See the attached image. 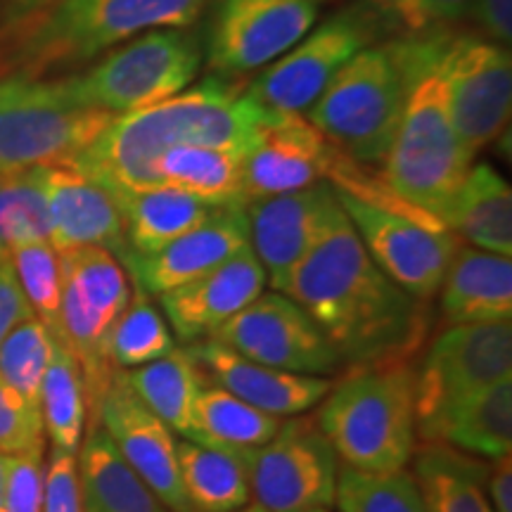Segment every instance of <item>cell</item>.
<instances>
[{"instance_id": "obj_11", "label": "cell", "mask_w": 512, "mask_h": 512, "mask_svg": "<svg viewBox=\"0 0 512 512\" xmlns=\"http://www.w3.org/2000/svg\"><path fill=\"white\" fill-rule=\"evenodd\" d=\"M392 24L370 3L339 10L268 64L249 83L247 98L271 114H304L354 57L373 46Z\"/></svg>"}, {"instance_id": "obj_22", "label": "cell", "mask_w": 512, "mask_h": 512, "mask_svg": "<svg viewBox=\"0 0 512 512\" xmlns=\"http://www.w3.org/2000/svg\"><path fill=\"white\" fill-rule=\"evenodd\" d=\"M266 271L252 247L230 256L214 271L159 297L166 323L185 344L214 335L223 323L254 302L266 287Z\"/></svg>"}, {"instance_id": "obj_39", "label": "cell", "mask_w": 512, "mask_h": 512, "mask_svg": "<svg viewBox=\"0 0 512 512\" xmlns=\"http://www.w3.org/2000/svg\"><path fill=\"white\" fill-rule=\"evenodd\" d=\"M55 342L57 339L36 316L22 320L0 344V380L38 406L41 382L53 358Z\"/></svg>"}, {"instance_id": "obj_31", "label": "cell", "mask_w": 512, "mask_h": 512, "mask_svg": "<svg viewBox=\"0 0 512 512\" xmlns=\"http://www.w3.org/2000/svg\"><path fill=\"white\" fill-rule=\"evenodd\" d=\"M427 512H494L486 496L489 465L446 444H427L415 458Z\"/></svg>"}, {"instance_id": "obj_13", "label": "cell", "mask_w": 512, "mask_h": 512, "mask_svg": "<svg viewBox=\"0 0 512 512\" xmlns=\"http://www.w3.org/2000/svg\"><path fill=\"white\" fill-rule=\"evenodd\" d=\"M242 456L254 501L266 512H311L335 503L339 458L311 418L283 422L268 444Z\"/></svg>"}, {"instance_id": "obj_46", "label": "cell", "mask_w": 512, "mask_h": 512, "mask_svg": "<svg viewBox=\"0 0 512 512\" xmlns=\"http://www.w3.org/2000/svg\"><path fill=\"white\" fill-rule=\"evenodd\" d=\"M486 484H489L491 510L512 512V458L510 456L494 460V467H489Z\"/></svg>"}, {"instance_id": "obj_40", "label": "cell", "mask_w": 512, "mask_h": 512, "mask_svg": "<svg viewBox=\"0 0 512 512\" xmlns=\"http://www.w3.org/2000/svg\"><path fill=\"white\" fill-rule=\"evenodd\" d=\"M389 24L413 34H444L451 24L470 19L475 0H366Z\"/></svg>"}, {"instance_id": "obj_35", "label": "cell", "mask_w": 512, "mask_h": 512, "mask_svg": "<svg viewBox=\"0 0 512 512\" xmlns=\"http://www.w3.org/2000/svg\"><path fill=\"white\" fill-rule=\"evenodd\" d=\"M174 349V332L162 311L150 302V294L133 283L131 302L114 323L110 342H107L112 366L117 370H136L159 361Z\"/></svg>"}, {"instance_id": "obj_17", "label": "cell", "mask_w": 512, "mask_h": 512, "mask_svg": "<svg viewBox=\"0 0 512 512\" xmlns=\"http://www.w3.org/2000/svg\"><path fill=\"white\" fill-rule=\"evenodd\" d=\"M131 470L171 512H192L178 470L174 432L140 401L124 370H114L91 408Z\"/></svg>"}, {"instance_id": "obj_38", "label": "cell", "mask_w": 512, "mask_h": 512, "mask_svg": "<svg viewBox=\"0 0 512 512\" xmlns=\"http://www.w3.org/2000/svg\"><path fill=\"white\" fill-rule=\"evenodd\" d=\"M10 264L34 316L60 342V297L62 268L60 254L48 240L27 242L10 252Z\"/></svg>"}, {"instance_id": "obj_51", "label": "cell", "mask_w": 512, "mask_h": 512, "mask_svg": "<svg viewBox=\"0 0 512 512\" xmlns=\"http://www.w3.org/2000/svg\"><path fill=\"white\" fill-rule=\"evenodd\" d=\"M318 3H323V0H318Z\"/></svg>"}, {"instance_id": "obj_16", "label": "cell", "mask_w": 512, "mask_h": 512, "mask_svg": "<svg viewBox=\"0 0 512 512\" xmlns=\"http://www.w3.org/2000/svg\"><path fill=\"white\" fill-rule=\"evenodd\" d=\"M318 0H219L207 38L209 69L238 76L283 57L309 34Z\"/></svg>"}, {"instance_id": "obj_3", "label": "cell", "mask_w": 512, "mask_h": 512, "mask_svg": "<svg viewBox=\"0 0 512 512\" xmlns=\"http://www.w3.org/2000/svg\"><path fill=\"white\" fill-rule=\"evenodd\" d=\"M446 41L444 34L408 38L411 72L406 105L380 174V181L399 200L439 221L472 169V157L460 143L448 112L441 72Z\"/></svg>"}, {"instance_id": "obj_33", "label": "cell", "mask_w": 512, "mask_h": 512, "mask_svg": "<svg viewBox=\"0 0 512 512\" xmlns=\"http://www.w3.org/2000/svg\"><path fill=\"white\" fill-rule=\"evenodd\" d=\"M280 418L249 406L226 389L204 384L195 403V432L192 441L223 451L245 453L268 444L280 430Z\"/></svg>"}, {"instance_id": "obj_25", "label": "cell", "mask_w": 512, "mask_h": 512, "mask_svg": "<svg viewBox=\"0 0 512 512\" xmlns=\"http://www.w3.org/2000/svg\"><path fill=\"white\" fill-rule=\"evenodd\" d=\"M83 512H169L155 491L117 451L110 434L91 420L76 451Z\"/></svg>"}, {"instance_id": "obj_6", "label": "cell", "mask_w": 512, "mask_h": 512, "mask_svg": "<svg viewBox=\"0 0 512 512\" xmlns=\"http://www.w3.org/2000/svg\"><path fill=\"white\" fill-rule=\"evenodd\" d=\"M318 427L344 465L403 470L415 453V373L406 363L354 368L323 399Z\"/></svg>"}, {"instance_id": "obj_10", "label": "cell", "mask_w": 512, "mask_h": 512, "mask_svg": "<svg viewBox=\"0 0 512 512\" xmlns=\"http://www.w3.org/2000/svg\"><path fill=\"white\" fill-rule=\"evenodd\" d=\"M60 344L79 363L88 413L117 368L107 354L112 328L133 297L131 275L112 252L79 247L60 254Z\"/></svg>"}, {"instance_id": "obj_50", "label": "cell", "mask_w": 512, "mask_h": 512, "mask_svg": "<svg viewBox=\"0 0 512 512\" xmlns=\"http://www.w3.org/2000/svg\"><path fill=\"white\" fill-rule=\"evenodd\" d=\"M311 512H330L328 508H316V510H311Z\"/></svg>"}, {"instance_id": "obj_41", "label": "cell", "mask_w": 512, "mask_h": 512, "mask_svg": "<svg viewBox=\"0 0 512 512\" xmlns=\"http://www.w3.org/2000/svg\"><path fill=\"white\" fill-rule=\"evenodd\" d=\"M38 448H46L41 406L27 401L8 382L0 380V453L22 456Z\"/></svg>"}, {"instance_id": "obj_23", "label": "cell", "mask_w": 512, "mask_h": 512, "mask_svg": "<svg viewBox=\"0 0 512 512\" xmlns=\"http://www.w3.org/2000/svg\"><path fill=\"white\" fill-rule=\"evenodd\" d=\"M202 375L216 387L238 396L249 406L275 418L302 415L316 408L332 389L330 377L285 373V370L249 361L238 351L228 349L216 339H200L185 347Z\"/></svg>"}, {"instance_id": "obj_30", "label": "cell", "mask_w": 512, "mask_h": 512, "mask_svg": "<svg viewBox=\"0 0 512 512\" xmlns=\"http://www.w3.org/2000/svg\"><path fill=\"white\" fill-rule=\"evenodd\" d=\"M178 470L192 512H238L247 508L252 489L242 453L178 441Z\"/></svg>"}, {"instance_id": "obj_43", "label": "cell", "mask_w": 512, "mask_h": 512, "mask_svg": "<svg viewBox=\"0 0 512 512\" xmlns=\"http://www.w3.org/2000/svg\"><path fill=\"white\" fill-rule=\"evenodd\" d=\"M43 512H83L76 453L50 448L43 484Z\"/></svg>"}, {"instance_id": "obj_19", "label": "cell", "mask_w": 512, "mask_h": 512, "mask_svg": "<svg viewBox=\"0 0 512 512\" xmlns=\"http://www.w3.org/2000/svg\"><path fill=\"white\" fill-rule=\"evenodd\" d=\"M337 155L302 114H275L245 155V204L328 181Z\"/></svg>"}, {"instance_id": "obj_4", "label": "cell", "mask_w": 512, "mask_h": 512, "mask_svg": "<svg viewBox=\"0 0 512 512\" xmlns=\"http://www.w3.org/2000/svg\"><path fill=\"white\" fill-rule=\"evenodd\" d=\"M328 183L370 259L415 299H432L441 290L460 240L446 223L394 195L380 176L339 150Z\"/></svg>"}, {"instance_id": "obj_5", "label": "cell", "mask_w": 512, "mask_h": 512, "mask_svg": "<svg viewBox=\"0 0 512 512\" xmlns=\"http://www.w3.org/2000/svg\"><path fill=\"white\" fill-rule=\"evenodd\" d=\"M211 0H55L10 24L8 60L24 79L88 62L152 29H188Z\"/></svg>"}, {"instance_id": "obj_8", "label": "cell", "mask_w": 512, "mask_h": 512, "mask_svg": "<svg viewBox=\"0 0 512 512\" xmlns=\"http://www.w3.org/2000/svg\"><path fill=\"white\" fill-rule=\"evenodd\" d=\"M202 67V46L188 29L145 31L79 76L57 79L76 105L131 114L174 98L195 81Z\"/></svg>"}, {"instance_id": "obj_20", "label": "cell", "mask_w": 512, "mask_h": 512, "mask_svg": "<svg viewBox=\"0 0 512 512\" xmlns=\"http://www.w3.org/2000/svg\"><path fill=\"white\" fill-rule=\"evenodd\" d=\"M50 235L57 254L79 247H102L124 266L128 242L119 207L102 185L72 162L41 166Z\"/></svg>"}, {"instance_id": "obj_29", "label": "cell", "mask_w": 512, "mask_h": 512, "mask_svg": "<svg viewBox=\"0 0 512 512\" xmlns=\"http://www.w3.org/2000/svg\"><path fill=\"white\" fill-rule=\"evenodd\" d=\"M427 444H446L467 456L498 460L512 448V377L458 403L434 427Z\"/></svg>"}, {"instance_id": "obj_42", "label": "cell", "mask_w": 512, "mask_h": 512, "mask_svg": "<svg viewBox=\"0 0 512 512\" xmlns=\"http://www.w3.org/2000/svg\"><path fill=\"white\" fill-rule=\"evenodd\" d=\"M46 448L10 458L5 512H43V484H46Z\"/></svg>"}, {"instance_id": "obj_1", "label": "cell", "mask_w": 512, "mask_h": 512, "mask_svg": "<svg viewBox=\"0 0 512 512\" xmlns=\"http://www.w3.org/2000/svg\"><path fill=\"white\" fill-rule=\"evenodd\" d=\"M283 294L318 325L342 366L403 363L427 337V304L370 259L342 207Z\"/></svg>"}, {"instance_id": "obj_27", "label": "cell", "mask_w": 512, "mask_h": 512, "mask_svg": "<svg viewBox=\"0 0 512 512\" xmlns=\"http://www.w3.org/2000/svg\"><path fill=\"white\" fill-rule=\"evenodd\" d=\"M441 221L475 249L512 254V192L491 164L467 171Z\"/></svg>"}, {"instance_id": "obj_34", "label": "cell", "mask_w": 512, "mask_h": 512, "mask_svg": "<svg viewBox=\"0 0 512 512\" xmlns=\"http://www.w3.org/2000/svg\"><path fill=\"white\" fill-rule=\"evenodd\" d=\"M38 406H41L43 430L53 448L67 453L79 451L88 422L86 384L72 351L60 342H55L53 358L43 375Z\"/></svg>"}, {"instance_id": "obj_28", "label": "cell", "mask_w": 512, "mask_h": 512, "mask_svg": "<svg viewBox=\"0 0 512 512\" xmlns=\"http://www.w3.org/2000/svg\"><path fill=\"white\" fill-rule=\"evenodd\" d=\"M112 197L124 221L128 254L157 252L223 209L171 188L117 192Z\"/></svg>"}, {"instance_id": "obj_47", "label": "cell", "mask_w": 512, "mask_h": 512, "mask_svg": "<svg viewBox=\"0 0 512 512\" xmlns=\"http://www.w3.org/2000/svg\"><path fill=\"white\" fill-rule=\"evenodd\" d=\"M50 3H55V0H10L8 22L15 24L19 19H27L34 15V12L48 8Z\"/></svg>"}, {"instance_id": "obj_24", "label": "cell", "mask_w": 512, "mask_h": 512, "mask_svg": "<svg viewBox=\"0 0 512 512\" xmlns=\"http://www.w3.org/2000/svg\"><path fill=\"white\" fill-rule=\"evenodd\" d=\"M439 292L441 313L451 325L508 323L512 318L510 256L458 247Z\"/></svg>"}, {"instance_id": "obj_48", "label": "cell", "mask_w": 512, "mask_h": 512, "mask_svg": "<svg viewBox=\"0 0 512 512\" xmlns=\"http://www.w3.org/2000/svg\"><path fill=\"white\" fill-rule=\"evenodd\" d=\"M10 458L0 453V512H5V491H8V472H10Z\"/></svg>"}, {"instance_id": "obj_14", "label": "cell", "mask_w": 512, "mask_h": 512, "mask_svg": "<svg viewBox=\"0 0 512 512\" xmlns=\"http://www.w3.org/2000/svg\"><path fill=\"white\" fill-rule=\"evenodd\" d=\"M209 339V337H207ZM249 361L285 373L330 377L342 361L302 306L283 292H261L211 335Z\"/></svg>"}, {"instance_id": "obj_18", "label": "cell", "mask_w": 512, "mask_h": 512, "mask_svg": "<svg viewBox=\"0 0 512 512\" xmlns=\"http://www.w3.org/2000/svg\"><path fill=\"white\" fill-rule=\"evenodd\" d=\"M249 247L266 271V283L283 292L306 254L323 238L339 202L328 181L306 190L247 204Z\"/></svg>"}, {"instance_id": "obj_9", "label": "cell", "mask_w": 512, "mask_h": 512, "mask_svg": "<svg viewBox=\"0 0 512 512\" xmlns=\"http://www.w3.org/2000/svg\"><path fill=\"white\" fill-rule=\"evenodd\" d=\"M112 119L69 100L57 79L8 76L0 81V174L69 162Z\"/></svg>"}, {"instance_id": "obj_44", "label": "cell", "mask_w": 512, "mask_h": 512, "mask_svg": "<svg viewBox=\"0 0 512 512\" xmlns=\"http://www.w3.org/2000/svg\"><path fill=\"white\" fill-rule=\"evenodd\" d=\"M34 316L10 261L0 264V344L22 320Z\"/></svg>"}, {"instance_id": "obj_15", "label": "cell", "mask_w": 512, "mask_h": 512, "mask_svg": "<svg viewBox=\"0 0 512 512\" xmlns=\"http://www.w3.org/2000/svg\"><path fill=\"white\" fill-rule=\"evenodd\" d=\"M448 112L460 143L472 159L501 136L510 119V50L491 41L448 38L441 55Z\"/></svg>"}, {"instance_id": "obj_21", "label": "cell", "mask_w": 512, "mask_h": 512, "mask_svg": "<svg viewBox=\"0 0 512 512\" xmlns=\"http://www.w3.org/2000/svg\"><path fill=\"white\" fill-rule=\"evenodd\" d=\"M249 247L245 207H223L211 219L183 233L152 254H128L124 268L131 283L150 297L176 290L200 275L214 271L230 256Z\"/></svg>"}, {"instance_id": "obj_37", "label": "cell", "mask_w": 512, "mask_h": 512, "mask_svg": "<svg viewBox=\"0 0 512 512\" xmlns=\"http://www.w3.org/2000/svg\"><path fill=\"white\" fill-rule=\"evenodd\" d=\"M48 204L41 183V166L0 174V252L48 240Z\"/></svg>"}, {"instance_id": "obj_7", "label": "cell", "mask_w": 512, "mask_h": 512, "mask_svg": "<svg viewBox=\"0 0 512 512\" xmlns=\"http://www.w3.org/2000/svg\"><path fill=\"white\" fill-rule=\"evenodd\" d=\"M408 72V38L361 50L313 102L306 119L354 162L382 164L406 105Z\"/></svg>"}, {"instance_id": "obj_12", "label": "cell", "mask_w": 512, "mask_h": 512, "mask_svg": "<svg viewBox=\"0 0 512 512\" xmlns=\"http://www.w3.org/2000/svg\"><path fill=\"white\" fill-rule=\"evenodd\" d=\"M512 377V325H451L434 339L415 373V430L430 439L448 411Z\"/></svg>"}, {"instance_id": "obj_26", "label": "cell", "mask_w": 512, "mask_h": 512, "mask_svg": "<svg viewBox=\"0 0 512 512\" xmlns=\"http://www.w3.org/2000/svg\"><path fill=\"white\" fill-rule=\"evenodd\" d=\"M245 155L240 147L178 145L155 159L152 181L216 207H247Z\"/></svg>"}, {"instance_id": "obj_49", "label": "cell", "mask_w": 512, "mask_h": 512, "mask_svg": "<svg viewBox=\"0 0 512 512\" xmlns=\"http://www.w3.org/2000/svg\"><path fill=\"white\" fill-rule=\"evenodd\" d=\"M238 512H266L264 508H259V505H247V508H242V510H238Z\"/></svg>"}, {"instance_id": "obj_2", "label": "cell", "mask_w": 512, "mask_h": 512, "mask_svg": "<svg viewBox=\"0 0 512 512\" xmlns=\"http://www.w3.org/2000/svg\"><path fill=\"white\" fill-rule=\"evenodd\" d=\"M275 114L261 110L221 79L145 110L114 117L86 150L69 159L110 195L155 188L152 164L178 145H223L249 150Z\"/></svg>"}, {"instance_id": "obj_36", "label": "cell", "mask_w": 512, "mask_h": 512, "mask_svg": "<svg viewBox=\"0 0 512 512\" xmlns=\"http://www.w3.org/2000/svg\"><path fill=\"white\" fill-rule=\"evenodd\" d=\"M335 503L339 512H427L418 479L406 470L368 472L339 465Z\"/></svg>"}, {"instance_id": "obj_32", "label": "cell", "mask_w": 512, "mask_h": 512, "mask_svg": "<svg viewBox=\"0 0 512 512\" xmlns=\"http://www.w3.org/2000/svg\"><path fill=\"white\" fill-rule=\"evenodd\" d=\"M128 384L140 401L178 437L192 441L195 432V403L204 380L200 368L185 349H174L159 361L143 368L124 370Z\"/></svg>"}, {"instance_id": "obj_45", "label": "cell", "mask_w": 512, "mask_h": 512, "mask_svg": "<svg viewBox=\"0 0 512 512\" xmlns=\"http://www.w3.org/2000/svg\"><path fill=\"white\" fill-rule=\"evenodd\" d=\"M472 19L482 34L498 46H510L512 41V0H475Z\"/></svg>"}]
</instances>
